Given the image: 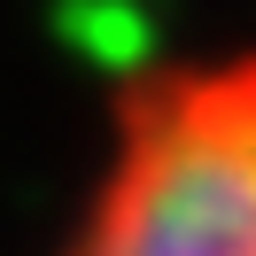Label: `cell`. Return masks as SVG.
<instances>
[{
    "mask_svg": "<svg viewBox=\"0 0 256 256\" xmlns=\"http://www.w3.org/2000/svg\"><path fill=\"white\" fill-rule=\"evenodd\" d=\"M54 256H256V54L132 86Z\"/></svg>",
    "mask_w": 256,
    "mask_h": 256,
    "instance_id": "6da1fadb",
    "label": "cell"
}]
</instances>
